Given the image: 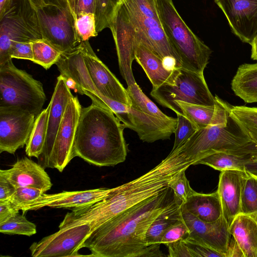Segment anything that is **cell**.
Here are the masks:
<instances>
[{"label": "cell", "instance_id": "1", "mask_svg": "<svg viewBox=\"0 0 257 257\" xmlns=\"http://www.w3.org/2000/svg\"><path fill=\"white\" fill-rule=\"evenodd\" d=\"M168 186L92 230L81 245L96 257L163 256L160 244L149 245L147 231L155 219L172 203Z\"/></svg>", "mask_w": 257, "mask_h": 257}, {"label": "cell", "instance_id": "32", "mask_svg": "<svg viewBox=\"0 0 257 257\" xmlns=\"http://www.w3.org/2000/svg\"><path fill=\"white\" fill-rule=\"evenodd\" d=\"M125 0H95L94 15L98 34L111 27L115 15Z\"/></svg>", "mask_w": 257, "mask_h": 257}, {"label": "cell", "instance_id": "26", "mask_svg": "<svg viewBox=\"0 0 257 257\" xmlns=\"http://www.w3.org/2000/svg\"><path fill=\"white\" fill-rule=\"evenodd\" d=\"M188 212L205 222H213L222 216L218 191L204 194L194 191L182 205Z\"/></svg>", "mask_w": 257, "mask_h": 257}, {"label": "cell", "instance_id": "33", "mask_svg": "<svg viewBox=\"0 0 257 257\" xmlns=\"http://www.w3.org/2000/svg\"><path fill=\"white\" fill-rule=\"evenodd\" d=\"M126 89L131 100V106L134 108L152 116L163 118L170 117L145 94L136 82L127 86Z\"/></svg>", "mask_w": 257, "mask_h": 257}, {"label": "cell", "instance_id": "21", "mask_svg": "<svg viewBox=\"0 0 257 257\" xmlns=\"http://www.w3.org/2000/svg\"><path fill=\"white\" fill-rule=\"evenodd\" d=\"M220 172L217 191L221 204L222 215L229 226L241 212L242 193L246 171L225 170Z\"/></svg>", "mask_w": 257, "mask_h": 257}, {"label": "cell", "instance_id": "28", "mask_svg": "<svg viewBox=\"0 0 257 257\" xmlns=\"http://www.w3.org/2000/svg\"><path fill=\"white\" fill-rule=\"evenodd\" d=\"M257 151L253 153H215L198 161L195 165L203 164L220 171L225 170L245 171V166L256 159Z\"/></svg>", "mask_w": 257, "mask_h": 257}, {"label": "cell", "instance_id": "38", "mask_svg": "<svg viewBox=\"0 0 257 257\" xmlns=\"http://www.w3.org/2000/svg\"><path fill=\"white\" fill-rule=\"evenodd\" d=\"M75 27L81 42L88 41L90 38L97 36L94 13L82 14L76 18Z\"/></svg>", "mask_w": 257, "mask_h": 257}, {"label": "cell", "instance_id": "8", "mask_svg": "<svg viewBox=\"0 0 257 257\" xmlns=\"http://www.w3.org/2000/svg\"><path fill=\"white\" fill-rule=\"evenodd\" d=\"M150 94L159 104L176 114L182 113L175 103L176 100L206 106L213 105L216 102L203 73L182 67L177 69L172 84L166 83L152 88Z\"/></svg>", "mask_w": 257, "mask_h": 257}, {"label": "cell", "instance_id": "29", "mask_svg": "<svg viewBox=\"0 0 257 257\" xmlns=\"http://www.w3.org/2000/svg\"><path fill=\"white\" fill-rule=\"evenodd\" d=\"M230 118L241 131L257 146V107L232 105L222 100Z\"/></svg>", "mask_w": 257, "mask_h": 257}, {"label": "cell", "instance_id": "49", "mask_svg": "<svg viewBox=\"0 0 257 257\" xmlns=\"http://www.w3.org/2000/svg\"><path fill=\"white\" fill-rule=\"evenodd\" d=\"M250 45L251 46V58L257 61V35Z\"/></svg>", "mask_w": 257, "mask_h": 257}, {"label": "cell", "instance_id": "9", "mask_svg": "<svg viewBox=\"0 0 257 257\" xmlns=\"http://www.w3.org/2000/svg\"><path fill=\"white\" fill-rule=\"evenodd\" d=\"M124 4L139 33L140 42L163 60H175L181 67V60L163 29L156 0H125Z\"/></svg>", "mask_w": 257, "mask_h": 257}, {"label": "cell", "instance_id": "39", "mask_svg": "<svg viewBox=\"0 0 257 257\" xmlns=\"http://www.w3.org/2000/svg\"><path fill=\"white\" fill-rule=\"evenodd\" d=\"M177 124L175 131V141L172 151H174L198 130V127L183 113L176 114Z\"/></svg>", "mask_w": 257, "mask_h": 257}, {"label": "cell", "instance_id": "17", "mask_svg": "<svg viewBox=\"0 0 257 257\" xmlns=\"http://www.w3.org/2000/svg\"><path fill=\"white\" fill-rule=\"evenodd\" d=\"M226 17L232 33L251 44L257 35V0H214Z\"/></svg>", "mask_w": 257, "mask_h": 257}, {"label": "cell", "instance_id": "3", "mask_svg": "<svg viewBox=\"0 0 257 257\" xmlns=\"http://www.w3.org/2000/svg\"><path fill=\"white\" fill-rule=\"evenodd\" d=\"M124 129L110 108L93 102L82 107L75 138V157L99 167L123 162L127 154Z\"/></svg>", "mask_w": 257, "mask_h": 257}, {"label": "cell", "instance_id": "40", "mask_svg": "<svg viewBox=\"0 0 257 257\" xmlns=\"http://www.w3.org/2000/svg\"><path fill=\"white\" fill-rule=\"evenodd\" d=\"M41 190L30 187H20L16 188V190L10 199L11 202L19 210L39 197L43 193Z\"/></svg>", "mask_w": 257, "mask_h": 257}, {"label": "cell", "instance_id": "51", "mask_svg": "<svg viewBox=\"0 0 257 257\" xmlns=\"http://www.w3.org/2000/svg\"><path fill=\"white\" fill-rule=\"evenodd\" d=\"M76 0H68L69 5L71 9V11L76 19V16L75 14V5H76Z\"/></svg>", "mask_w": 257, "mask_h": 257}, {"label": "cell", "instance_id": "31", "mask_svg": "<svg viewBox=\"0 0 257 257\" xmlns=\"http://www.w3.org/2000/svg\"><path fill=\"white\" fill-rule=\"evenodd\" d=\"M50 105L43 109L36 117L34 124L26 146V153L30 157L37 159L42 154L46 140L48 115Z\"/></svg>", "mask_w": 257, "mask_h": 257}, {"label": "cell", "instance_id": "50", "mask_svg": "<svg viewBox=\"0 0 257 257\" xmlns=\"http://www.w3.org/2000/svg\"><path fill=\"white\" fill-rule=\"evenodd\" d=\"M12 0H0V17L6 12Z\"/></svg>", "mask_w": 257, "mask_h": 257}, {"label": "cell", "instance_id": "36", "mask_svg": "<svg viewBox=\"0 0 257 257\" xmlns=\"http://www.w3.org/2000/svg\"><path fill=\"white\" fill-rule=\"evenodd\" d=\"M0 232L8 234H19L28 236L37 232L36 225L19 213L0 223Z\"/></svg>", "mask_w": 257, "mask_h": 257}, {"label": "cell", "instance_id": "19", "mask_svg": "<svg viewBox=\"0 0 257 257\" xmlns=\"http://www.w3.org/2000/svg\"><path fill=\"white\" fill-rule=\"evenodd\" d=\"M113 190L114 188H100L83 191H63L54 194L44 193L35 200L22 207L20 210L25 212L45 207L73 209L100 201L108 196Z\"/></svg>", "mask_w": 257, "mask_h": 257}, {"label": "cell", "instance_id": "48", "mask_svg": "<svg viewBox=\"0 0 257 257\" xmlns=\"http://www.w3.org/2000/svg\"><path fill=\"white\" fill-rule=\"evenodd\" d=\"M245 169L248 172L257 175V156L253 162L247 164L245 166Z\"/></svg>", "mask_w": 257, "mask_h": 257}, {"label": "cell", "instance_id": "2", "mask_svg": "<svg viewBox=\"0 0 257 257\" xmlns=\"http://www.w3.org/2000/svg\"><path fill=\"white\" fill-rule=\"evenodd\" d=\"M179 149L171 151L158 165L137 178L114 188L107 197L93 203L71 209L59 228L89 223L91 231L140 202L160 193L181 171L195 165Z\"/></svg>", "mask_w": 257, "mask_h": 257}, {"label": "cell", "instance_id": "35", "mask_svg": "<svg viewBox=\"0 0 257 257\" xmlns=\"http://www.w3.org/2000/svg\"><path fill=\"white\" fill-rule=\"evenodd\" d=\"M240 213L252 214L257 217V175L247 171L242 189Z\"/></svg>", "mask_w": 257, "mask_h": 257}, {"label": "cell", "instance_id": "52", "mask_svg": "<svg viewBox=\"0 0 257 257\" xmlns=\"http://www.w3.org/2000/svg\"><path fill=\"white\" fill-rule=\"evenodd\" d=\"M29 1H30V2H31L32 0H29Z\"/></svg>", "mask_w": 257, "mask_h": 257}, {"label": "cell", "instance_id": "41", "mask_svg": "<svg viewBox=\"0 0 257 257\" xmlns=\"http://www.w3.org/2000/svg\"><path fill=\"white\" fill-rule=\"evenodd\" d=\"M188 234V228L182 217L165 230L161 243L167 245L170 243L184 239Z\"/></svg>", "mask_w": 257, "mask_h": 257}, {"label": "cell", "instance_id": "22", "mask_svg": "<svg viewBox=\"0 0 257 257\" xmlns=\"http://www.w3.org/2000/svg\"><path fill=\"white\" fill-rule=\"evenodd\" d=\"M0 174L5 176L15 188L33 187L45 193L52 186L45 168L27 157L17 160L9 169H1Z\"/></svg>", "mask_w": 257, "mask_h": 257}, {"label": "cell", "instance_id": "13", "mask_svg": "<svg viewBox=\"0 0 257 257\" xmlns=\"http://www.w3.org/2000/svg\"><path fill=\"white\" fill-rule=\"evenodd\" d=\"M109 29L115 42L120 74L128 86L136 82L132 63L140 39L124 3L118 10Z\"/></svg>", "mask_w": 257, "mask_h": 257}, {"label": "cell", "instance_id": "42", "mask_svg": "<svg viewBox=\"0 0 257 257\" xmlns=\"http://www.w3.org/2000/svg\"><path fill=\"white\" fill-rule=\"evenodd\" d=\"M183 240L193 257H225L223 253L187 237Z\"/></svg>", "mask_w": 257, "mask_h": 257}, {"label": "cell", "instance_id": "47", "mask_svg": "<svg viewBox=\"0 0 257 257\" xmlns=\"http://www.w3.org/2000/svg\"><path fill=\"white\" fill-rule=\"evenodd\" d=\"M95 10V0H76L75 5V14L76 18L82 14L94 13Z\"/></svg>", "mask_w": 257, "mask_h": 257}, {"label": "cell", "instance_id": "45", "mask_svg": "<svg viewBox=\"0 0 257 257\" xmlns=\"http://www.w3.org/2000/svg\"><path fill=\"white\" fill-rule=\"evenodd\" d=\"M19 213V210L9 200L0 201V223Z\"/></svg>", "mask_w": 257, "mask_h": 257}, {"label": "cell", "instance_id": "6", "mask_svg": "<svg viewBox=\"0 0 257 257\" xmlns=\"http://www.w3.org/2000/svg\"><path fill=\"white\" fill-rule=\"evenodd\" d=\"M46 100L42 83L16 67L12 59L0 66V107L21 109L37 117Z\"/></svg>", "mask_w": 257, "mask_h": 257}, {"label": "cell", "instance_id": "27", "mask_svg": "<svg viewBox=\"0 0 257 257\" xmlns=\"http://www.w3.org/2000/svg\"><path fill=\"white\" fill-rule=\"evenodd\" d=\"M231 87L234 94L245 102H257V63L240 65Z\"/></svg>", "mask_w": 257, "mask_h": 257}, {"label": "cell", "instance_id": "46", "mask_svg": "<svg viewBox=\"0 0 257 257\" xmlns=\"http://www.w3.org/2000/svg\"><path fill=\"white\" fill-rule=\"evenodd\" d=\"M15 190V187L9 180L0 174V201L9 200Z\"/></svg>", "mask_w": 257, "mask_h": 257}, {"label": "cell", "instance_id": "11", "mask_svg": "<svg viewBox=\"0 0 257 257\" xmlns=\"http://www.w3.org/2000/svg\"><path fill=\"white\" fill-rule=\"evenodd\" d=\"M43 39L61 53L73 50L80 43L71 12L55 6L35 8Z\"/></svg>", "mask_w": 257, "mask_h": 257}, {"label": "cell", "instance_id": "14", "mask_svg": "<svg viewBox=\"0 0 257 257\" xmlns=\"http://www.w3.org/2000/svg\"><path fill=\"white\" fill-rule=\"evenodd\" d=\"M36 116L21 109L0 107V152L14 154L26 145Z\"/></svg>", "mask_w": 257, "mask_h": 257}, {"label": "cell", "instance_id": "30", "mask_svg": "<svg viewBox=\"0 0 257 257\" xmlns=\"http://www.w3.org/2000/svg\"><path fill=\"white\" fill-rule=\"evenodd\" d=\"M181 206L174 196L169 206L155 219L149 227L146 235L148 245L161 244V239L165 230L182 218Z\"/></svg>", "mask_w": 257, "mask_h": 257}, {"label": "cell", "instance_id": "44", "mask_svg": "<svg viewBox=\"0 0 257 257\" xmlns=\"http://www.w3.org/2000/svg\"><path fill=\"white\" fill-rule=\"evenodd\" d=\"M170 257H193L188 246L183 239L168 244Z\"/></svg>", "mask_w": 257, "mask_h": 257}, {"label": "cell", "instance_id": "12", "mask_svg": "<svg viewBox=\"0 0 257 257\" xmlns=\"http://www.w3.org/2000/svg\"><path fill=\"white\" fill-rule=\"evenodd\" d=\"M87 223L59 228L56 232L34 242L30 247L33 257L82 256L78 251L91 231Z\"/></svg>", "mask_w": 257, "mask_h": 257}, {"label": "cell", "instance_id": "15", "mask_svg": "<svg viewBox=\"0 0 257 257\" xmlns=\"http://www.w3.org/2000/svg\"><path fill=\"white\" fill-rule=\"evenodd\" d=\"M81 108L77 96L69 99L55 138L49 168L61 172L75 157L74 142Z\"/></svg>", "mask_w": 257, "mask_h": 257}, {"label": "cell", "instance_id": "37", "mask_svg": "<svg viewBox=\"0 0 257 257\" xmlns=\"http://www.w3.org/2000/svg\"><path fill=\"white\" fill-rule=\"evenodd\" d=\"M186 169L181 171L169 182L168 186L172 190L177 202L182 205L193 193L194 190L191 187L187 179Z\"/></svg>", "mask_w": 257, "mask_h": 257}, {"label": "cell", "instance_id": "4", "mask_svg": "<svg viewBox=\"0 0 257 257\" xmlns=\"http://www.w3.org/2000/svg\"><path fill=\"white\" fill-rule=\"evenodd\" d=\"M156 3L163 29L181 60V67L203 73L211 50L184 22L172 0H156Z\"/></svg>", "mask_w": 257, "mask_h": 257}, {"label": "cell", "instance_id": "43", "mask_svg": "<svg viewBox=\"0 0 257 257\" xmlns=\"http://www.w3.org/2000/svg\"><path fill=\"white\" fill-rule=\"evenodd\" d=\"M33 42H17L11 47L10 55L12 59H25L32 61Z\"/></svg>", "mask_w": 257, "mask_h": 257}, {"label": "cell", "instance_id": "23", "mask_svg": "<svg viewBox=\"0 0 257 257\" xmlns=\"http://www.w3.org/2000/svg\"><path fill=\"white\" fill-rule=\"evenodd\" d=\"M214 105L206 106L176 100L175 103L181 110L182 113L189 118L198 128L210 125H226L229 120L226 108L222 99L215 96Z\"/></svg>", "mask_w": 257, "mask_h": 257}, {"label": "cell", "instance_id": "34", "mask_svg": "<svg viewBox=\"0 0 257 257\" xmlns=\"http://www.w3.org/2000/svg\"><path fill=\"white\" fill-rule=\"evenodd\" d=\"M32 62L49 69L59 60L62 53L43 39L32 43Z\"/></svg>", "mask_w": 257, "mask_h": 257}, {"label": "cell", "instance_id": "24", "mask_svg": "<svg viewBox=\"0 0 257 257\" xmlns=\"http://www.w3.org/2000/svg\"><path fill=\"white\" fill-rule=\"evenodd\" d=\"M135 57L151 82L153 89L173 82L178 68H168L161 58L141 42L136 48Z\"/></svg>", "mask_w": 257, "mask_h": 257}, {"label": "cell", "instance_id": "5", "mask_svg": "<svg viewBox=\"0 0 257 257\" xmlns=\"http://www.w3.org/2000/svg\"><path fill=\"white\" fill-rule=\"evenodd\" d=\"M178 148L195 164L199 160L215 153L257 151V146L247 138L229 116L226 125H210L198 128Z\"/></svg>", "mask_w": 257, "mask_h": 257}, {"label": "cell", "instance_id": "10", "mask_svg": "<svg viewBox=\"0 0 257 257\" xmlns=\"http://www.w3.org/2000/svg\"><path fill=\"white\" fill-rule=\"evenodd\" d=\"M123 127L136 132L141 140L153 143L158 140L169 139L174 133L177 118H167L149 115L132 106H127L107 97L103 99Z\"/></svg>", "mask_w": 257, "mask_h": 257}, {"label": "cell", "instance_id": "18", "mask_svg": "<svg viewBox=\"0 0 257 257\" xmlns=\"http://www.w3.org/2000/svg\"><path fill=\"white\" fill-rule=\"evenodd\" d=\"M182 217L189 229L188 237L227 257L230 234L223 215L213 222L202 221L181 206Z\"/></svg>", "mask_w": 257, "mask_h": 257}, {"label": "cell", "instance_id": "7", "mask_svg": "<svg viewBox=\"0 0 257 257\" xmlns=\"http://www.w3.org/2000/svg\"><path fill=\"white\" fill-rule=\"evenodd\" d=\"M43 39L35 8L29 0H12L0 17V66L12 59V45Z\"/></svg>", "mask_w": 257, "mask_h": 257}, {"label": "cell", "instance_id": "20", "mask_svg": "<svg viewBox=\"0 0 257 257\" xmlns=\"http://www.w3.org/2000/svg\"><path fill=\"white\" fill-rule=\"evenodd\" d=\"M74 96L64 76L57 77L54 92L49 102L50 108L48 119L46 140L38 163L44 168H49L55 138L69 99Z\"/></svg>", "mask_w": 257, "mask_h": 257}, {"label": "cell", "instance_id": "25", "mask_svg": "<svg viewBox=\"0 0 257 257\" xmlns=\"http://www.w3.org/2000/svg\"><path fill=\"white\" fill-rule=\"evenodd\" d=\"M228 231L243 257H257V217L240 213L229 226Z\"/></svg>", "mask_w": 257, "mask_h": 257}, {"label": "cell", "instance_id": "16", "mask_svg": "<svg viewBox=\"0 0 257 257\" xmlns=\"http://www.w3.org/2000/svg\"><path fill=\"white\" fill-rule=\"evenodd\" d=\"M79 45L86 69L97 90L111 100L131 106L127 89L96 56L89 41L81 42Z\"/></svg>", "mask_w": 257, "mask_h": 257}]
</instances>
